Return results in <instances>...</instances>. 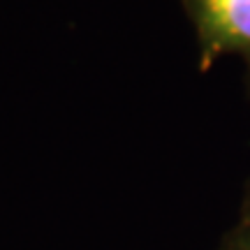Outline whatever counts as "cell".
Masks as SVG:
<instances>
[{
	"instance_id": "1",
	"label": "cell",
	"mask_w": 250,
	"mask_h": 250,
	"mask_svg": "<svg viewBox=\"0 0 250 250\" xmlns=\"http://www.w3.org/2000/svg\"><path fill=\"white\" fill-rule=\"evenodd\" d=\"M192 23L199 70H211L223 56H241L250 65V0H183Z\"/></svg>"
},
{
	"instance_id": "2",
	"label": "cell",
	"mask_w": 250,
	"mask_h": 250,
	"mask_svg": "<svg viewBox=\"0 0 250 250\" xmlns=\"http://www.w3.org/2000/svg\"><path fill=\"white\" fill-rule=\"evenodd\" d=\"M215 250H250V188L246 190L236 223L229 227Z\"/></svg>"
}]
</instances>
